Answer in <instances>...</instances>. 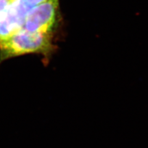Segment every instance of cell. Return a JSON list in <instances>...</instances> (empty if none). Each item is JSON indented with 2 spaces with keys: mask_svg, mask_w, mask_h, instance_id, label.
<instances>
[{
  "mask_svg": "<svg viewBox=\"0 0 148 148\" xmlns=\"http://www.w3.org/2000/svg\"><path fill=\"white\" fill-rule=\"evenodd\" d=\"M53 35L33 33L24 29L0 43L1 61L27 54L49 56L54 49Z\"/></svg>",
  "mask_w": 148,
  "mask_h": 148,
  "instance_id": "obj_1",
  "label": "cell"
},
{
  "mask_svg": "<svg viewBox=\"0 0 148 148\" xmlns=\"http://www.w3.org/2000/svg\"><path fill=\"white\" fill-rule=\"evenodd\" d=\"M58 10V0H48L32 8L25 17L23 29L33 33L53 35Z\"/></svg>",
  "mask_w": 148,
  "mask_h": 148,
  "instance_id": "obj_2",
  "label": "cell"
},
{
  "mask_svg": "<svg viewBox=\"0 0 148 148\" xmlns=\"http://www.w3.org/2000/svg\"><path fill=\"white\" fill-rule=\"evenodd\" d=\"M32 8L20 0H14L7 9L0 12V43L23 29Z\"/></svg>",
  "mask_w": 148,
  "mask_h": 148,
  "instance_id": "obj_3",
  "label": "cell"
},
{
  "mask_svg": "<svg viewBox=\"0 0 148 148\" xmlns=\"http://www.w3.org/2000/svg\"><path fill=\"white\" fill-rule=\"evenodd\" d=\"M20 1L25 3L27 6L34 8L41 3L48 1V0H20Z\"/></svg>",
  "mask_w": 148,
  "mask_h": 148,
  "instance_id": "obj_4",
  "label": "cell"
},
{
  "mask_svg": "<svg viewBox=\"0 0 148 148\" xmlns=\"http://www.w3.org/2000/svg\"><path fill=\"white\" fill-rule=\"evenodd\" d=\"M14 0H0V12L5 11Z\"/></svg>",
  "mask_w": 148,
  "mask_h": 148,
  "instance_id": "obj_5",
  "label": "cell"
}]
</instances>
